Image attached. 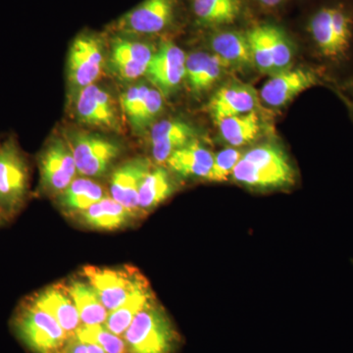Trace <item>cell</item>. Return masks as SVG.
I'll list each match as a JSON object with an SVG mask.
<instances>
[{"mask_svg":"<svg viewBox=\"0 0 353 353\" xmlns=\"http://www.w3.org/2000/svg\"><path fill=\"white\" fill-rule=\"evenodd\" d=\"M128 353H175L181 336L157 299L146 304L122 336Z\"/></svg>","mask_w":353,"mask_h":353,"instance_id":"cell-3","label":"cell"},{"mask_svg":"<svg viewBox=\"0 0 353 353\" xmlns=\"http://www.w3.org/2000/svg\"><path fill=\"white\" fill-rule=\"evenodd\" d=\"M210 46L216 57H219L227 67L248 68L252 65L254 66L246 32H216L211 37Z\"/></svg>","mask_w":353,"mask_h":353,"instance_id":"cell-22","label":"cell"},{"mask_svg":"<svg viewBox=\"0 0 353 353\" xmlns=\"http://www.w3.org/2000/svg\"><path fill=\"white\" fill-rule=\"evenodd\" d=\"M213 162L214 154L210 150L192 141L172 153L166 164L172 172L178 175L208 180Z\"/></svg>","mask_w":353,"mask_h":353,"instance_id":"cell-20","label":"cell"},{"mask_svg":"<svg viewBox=\"0 0 353 353\" xmlns=\"http://www.w3.org/2000/svg\"><path fill=\"white\" fill-rule=\"evenodd\" d=\"M41 188L46 194L58 196L76 179L75 159L64 139H51L39 155Z\"/></svg>","mask_w":353,"mask_h":353,"instance_id":"cell-9","label":"cell"},{"mask_svg":"<svg viewBox=\"0 0 353 353\" xmlns=\"http://www.w3.org/2000/svg\"><path fill=\"white\" fill-rule=\"evenodd\" d=\"M185 52L176 43L162 41L154 51L145 76L163 97H167L185 80Z\"/></svg>","mask_w":353,"mask_h":353,"instance_id":"cell-11","label":"cell"},{"mask_svg":"<svg viewBox=\"0 0 353 353\" xmlns=\"http://www.w3.org/2000/svg\"><path fill=\"white\" fill-rule=\"evenodd\" d=\"M162 108H163V95L157 88H150L141 115L139 116L138 120L132 128L137 131H143L145 128L150 126L155 118L161 112Z\"/></svg>","mask_w":353,"mask_h":353,"instance_id":"cell-34","label":"cell"},{"mask_svg":"<svg viewBox=\"0 0 353 353\" xmlns=\"http://www.w3.org/2000/svg\"><path fill=\"white\" fill-rule=\"evenodd\" d=\"M217 125L221 137L232 148L250 145L257 139L261 132V123L255 111L226 118L219 121Z\"/></svg>","mask_w":353,"mask_h":353,"instance_id":"cell-27","label":"cell"},{"mask_svg":"<svg viewBox=\"0 0 353 353\" xmlns=\"http://www.w3.org/2000/svg\"><path fill=\"white\" fill-rule=\"evenodd\" d=\"M227 68L215 54L197 51L185 59V79L192 92H201L215 85Z\"/></svg>","mask_w":353,"mask_h":353,"instance_id":"cell-21","label":"cell"},{"mask_svg":"<svg viewBox=\"0 0 353 353\" xmlns=\"http://www.w3.org/2000/svg\"><path fill=\"white\" fill-rule=\"evenodd\" d=\"M243 153L234 148H226L214 154V162L208 176L210 182H226L232 176L236 165L240 161Z\"/></svg>","mask_w":353,"mask_h":353,"instance_id":"cell-32","label":"cell"},{"mask_svg":"<svg viewBox=\"0 0 353 353\" xmlns=\"http://www.w3.org/2000/svg\"><path fill=\"white\" fill-rule=\"evenodd\" d=\"M6 222V220L4 219V217L3 216L1 215V213H0V226H1V225H3L4 223Z\"/></svg>","mask_w":353,"mask_h":353,"instance_id":"cell-38","label":"cell"},{"mask_svg":"<svg viewBox=\"0 0 353 353\" xmlns=\"http://www.w3.org/2000/svg\"><path fill=\"white\" fill-rule=\"evenodd\" d=\"M157 299L150 285L138 290L129 299L115 310L108 313L104 326L117 336H123L139 311L145 308L146 304Z\"/></svg>","mask_w":353,"mask_h":353,"instance_id":"cell-28","label":"cell"},{"mask_svg":"<svg viewBox=\"0 0 353 353\" xmlns=\"http://www.w3.org/2000/svg\"><path fill=\"white\" fill-rule=\"evenodd\" d=\"M173 179L163 167H152L141 182L139 192V208L145 215L166 201L175 190Z\"/></svg>","mask_w":353,"mask_h":353,"instance_id":"cell-26","label":"cell"},{"mask_svg":"<svg viewBox=\"0 0 353 353\" xmlns=\"http://www.w3.org/2000/svg\"><path fill=\"white\" fill-rule=\"evenodd\" d=\"M68 143L77 170L85 176H103L122 152L117 141L99 134L78 132L73 134Z\"/></svg>","mask_w":353,"mask_h":353,"instance_id":"cell-8","label":"cell"},{"mask_svg":"<svg viewBox=\"0 0 353 353\" xmlns=\"http://www.w3.org/2000/svg\"><path fill=\"white\" fill-rule=\"evenodd\" d=\"M250 50H252L253 64L260 72L268 75H275L273 57L270 41H269L267 24L259 25L246 32Z\"/></svg>","mask_w":353,"mask_h":353,"instance_id":"cell-30","label":"cell"},{"mask_svg":"<svg viewBox=\"0 0 353 353\" xmlns=\"http://www.w3.org/2000/svg\"><path fill=\"white\" fill-rule=\"evenodd\" d=\"M28 299L52 316L70 336L82 325L78 310L64 284L44 288L34 292Z\"/></svg>","mask_w":353,"mask_h":353,"instance_id":"cell-16","label":"cell"},{"mask_svg":"<svg viewBox=\"0 0 353 353\" xmlns=\"http://www.w3.org/2000/svg\"><path fill=\"white\" fill-rule=\"evenodd\" d=\"M352 1H353V0H352Z\"/></svg>","mask_w":353,"mask_h":353,"instance_id":"cell-40","label":"cell"},{"mask_svg":"<svg viewBox=\"0 0 353 353\" xmlns=\"http://www.w3.org/2000/svg\"><path fill=\"white\" fill-rule=\"evenodd\" d=\"M259 3L263 4L265 6L275 7L279 6L283 0H256Z\"/></svg>","mask_w":353,"mask_h":353,"instance_id":"cell-36","label":"cell"},{"mask_svg":"<svg viewBox=\"0 0 353 353\" xmlns=\"http://www.w3.org/2000/svg\"><path fill=\"white\" fill-rule=\"evenodd\" d=\"M61 353H106L101 347L94 343H85L77 339L75 336H70Z\"/></svg>","mask_w":353,"mask_h":353,"instance_id":"cell-35","label":"cell"},{"mask_svg":"<svg viewBox=\"0 0 353 353\" xmlns=\"http://www.w3.org/2000/svg\"><path fill=\"white\" fill-rule=\"evenodd\" d=\"M190 7L196 22L209 28L234 24L243 12L241 0H190Z\"/></svg>","mask_w":353,"mask_h":353,"instance_id":"cell-24","label":"cell"},{"mask_svg":"<svg viewBox=\"0 0 353 353\" xmlns=\"http://www.w3.org/2000/svg\"><path fill=\"white\" fill-rule=\"evenodd\" d=\"M150 88L145 83H139L128 88L121 97V105L132 127L141 115Z\"/></svg>","mask_w":353,"mask_h":353,"instance_id":"cell-33","label":"cell"},{"mask_svg":"<svg viewBox=\"0 0 353 353\" xmlns=\"http://www.w3.org/2000/svg\"><path fill=\"white\" fill-rule=\"evenodd\" d=\"M323 75L309 68L289 69L271 76L260 92L262 101L272 108H281L304 90L323 83Z\"/></svg>","mask_w":353,"mask_h":353,"instance_id":"cell-12","label":"cell"},{"mask_svg":"<svg viewBox=\"0 0 353 353\" xmlns=\"http://www.w3.org/2000/svg\"><path fill=\"white\" fill-rule=\"evenodd\" d=\"M12 330L32 353H61L70 338L59 323L25 299L14 313Z\"/></svg>","mask_w":353,"mask_h":353,"instance_id":"cell-4","label":"cell"},{"mask_svg":"<svg viewBox=\"0 0 353 353\" xmlns=\"http://www.w3.org/2000/svg\"><path fill=\"white\" fill-rule=\"evenodd\" d=\"M105 197L103 188L88 178L75 179L58 194L57 201L63 212L72 217Z\"/></svg>","mask_w":353,"mask_h":353,"instance_id":"cell-25","label":"cell"},{"mask_svg":"<svg viewBox=\"0 0 353 353\" xmlns=\"http://www.w3.org/2000/svg\"><path fill=\"white\" fill-rule=\"evenodd\" d=\"M275 74L290 69L294 60V48L285 32L277 26L267 24Z\"/></svg>","mask_w":353,"mask_h":353,"instance_id":"cell-31","label":"cell"},{"mask_svg":"<svg viewBox=\"0 0 353 353\" xmlns=\"http://www.w3.org/2000/svg\"><path fill=\"white\" fill-rule=\"evenodd\" d=\"M257 105V95L252 87L232 83L219 88L209 102L208 110L216 123L226 118L252 112Z\"/></svg>","mask_w":353,"mask_h":353,"instance_id":"cell-17","label":"cell"},{"mask_svg":"<svg viewBox=\"0 0 353 353\" xmlns=\"http://www.w3.org/2000/svg\"><path fill=\"white\" fill-rule=\"evenodd\" d=\"M64 285L75 304L83 325L94 326L105 323L108 310L90 283L85 280H70Z\"/></svg>","mask_w":353,"mask_h":353,"instance_id":"cell-23","label":"cell"},{"mask_svg":"<svg viewBox=\"0 0 353 353\" xmlns=\"http://www.w3.org/2000/svg\"><path fill=\"white\" fill-rule=\"evenodd\" d=\"M176 0H143L111 24L114 34L152 36L168 29L176 13Z\"/></svg>","mask_w":353,"mask_h":353,"instance_id":"cell-7","label":"cell"},{"mask_svg":"<svg viewBox=\"0 0 353 353\" xmlns=\"http://www.w3.org/2000/svg\"><path fill=\"white\" fill-rule=\"evenodd\" d=\"M29 165L15 139L0 141V213L12 220L29 194Z\"/></svg>","mask_w":353,"mask_h":353,"instance_id":"cell-5","label":"cell"},{"mask_svg":"<svg viewBox=\"0 0 353 353\" xmlns=\"http://www.w3.org/2000/svg\"><path fill=\"white\" fill-rule=\"evenodd\" d=\"M232 178L252 189H279L294 185L296 173L284 150L264 143L243 153Z\"/></svg>","mask_w":353,"mask_h":353,"instance_id":"cell-2","label":"cell"},{"mask_svg":"<svg viewBox=\"0 0 353 353\" xmlns=\"http://www.w3.org/2000/svg\"><path fill=\"white\" fill-rule=\"evenodd\" d=\"M152 167L146 158H132L118 166L110 176L111 197L139 218L143 216L139 208V188Z\"/></svg>","mask_w":353,"mask_h":353,"instance_id":"cell-15","label":"cell"},{"mask_svg":"<svg viewBox=\"0 0 353 353\" xmlns=\"http://www.w3.org/2000/svg\"><path fill=\"white\" fill-rule=\"evenodd\" d=\"M307 30L315 50L330 64L347 61L353 48V8L347 2L324 4L311 15Z\"/></svg>","mask_w":353,"mask_h":353,"instance_id":"cell-1","label":"cell"},{"mask_svg":"<svg viewBox=\"0 0 353 353\" xmlns=\"http://www.w3.org/2000/svg\"><path fill=\"white\" fill-rule=\"evenodd\" d=\"M343 85H345V88H350V90H353V78L350 79L347 83H343Z\"/></svg>","mask_w":353,"mask_h":353,"instance_id":"cell-37","label":"cell"},{"mask_svg":"<svg viewBox=\"0 0 353 353\" xmlns=\"http://www.w3.org/2000/svg\"><path fill=\"white\" fill-rule=\"evenodd\" d=\"M111 43V62L121 78L136 80L145 75L154 48L152 44L132 39L127 34H114Z\"/></svg>","mask_w":353,"mask_h":353,"instance_id":"cell-13","label":"cell"},{"mask_svg":"<svg viewBox=\"0 0 353 353\" xmlns=\"http://www.w3.org/2000/svg\"><path fill=\"white\" fill-rule=\"evenodd\" d=\"M194 130L179 120H164L152 127L150 132L152 157L157 163H166L172 153L192 143Z\"/></svg>","mask_w":353,"mask_h":353,"instance_id":"cell-19","label":"cell"},{"mask_svg":"<svg viewBox=\"0 0 353 353\" xmlns=\"http://www.w3.org/2000/svg\"><path fill=\"white\" fill-rule=\"evenodd\" d=\"M102 39L94 32L79 34L70 48L69 80L74 87L82 88L92 85L101 75L104 62Z\"/></svg>","mask_w":353,"mask_h":353,"instance_id":"cell-10","label":"cell"},{"mask_svg":"<svg viewBox=\"0 0 353 353\" xmlns=\"http://www.w3.org/2000/svg\"><path fill=\"white\" fill-rule=\"evenodd\" d=\"M73 217L83 226L102 231L121 229L139 219L138 215L111 196L104 197Z\"/></svg>","mask_w":353,"mask_h":353,"instance_id":"cell-18","label":"cell"},{"mask_svg":"<svg viewBox=\"0 0 353 353\" xmlns=\"http://www.w3.org/2000/svg\"><path fill=\"white\" fill-rule=\"evenodd\" d=\"M82 276L97 290L108 312L120 307L134 292L150 285L145 276L132 266H85Z\"/></svg>","mask_w":353,"mask_h":353,"instance_id":"cell-6","label":"cell"},{"mask_svg":"<svg viewBox=\"0 0 353 353\" xmlns=\"http://www.w3.org/2000/svg\"><path fill=\"white\" fill-rule=\"evenodd\" d=\"M350 111H352V116H353V104H350Z\"/></svg>","mask_w":353,"mask_h":353,"instance_id":"cell-39","label":"cell"},{"mask_svg":"<svg viewBox=\"0 0 353 353\" xmlns=\"http://www.w3.org/2000/svg\"><path fill=\"white\" fill-rule=\"evenodd\" d=\"M85 343H94L106 353H128L126 343L122 336L109 331L103 325H81L73 334Z\"/></svg>","mask_w":353,"mask_h":353,"instance_id":"cell-29","label":"cell"},{"mask_svg":"<svg viewBox=\"0 0 353 353\" xmlns=\"http://www.w3.org/2000/svg\"><path fill=\"white\" fill-rule=\"evenodd\" d=\"M76 110L79 119L85 124L104 130H119V117L112 97L94 83L80 90Z\"/></svg>","mask_w":353,"mask_h":353,"instance_id":"cell-14","label":"cell"}]
</instances>
